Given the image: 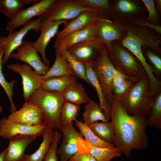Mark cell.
Returning <instances> with one entry per match:
<instances>
[{
    "label": "cell",
    "mask_w": 161,
    "mask_h": 161,
    "mask_svg": "<svg viewBox=\"0 0 161 161\" xmlns=\"http://www.w3.org/2000/svg\"><path fill=\"white\" fill-rule=\"evenodd\" d=\"M67 161H97L88 153L79 154L77 153Z\"/></svg>",
    "instance_id": "obj_43"
},
{
    "label": "cell",
    "mask_w": 161,
    "mask_h": 161,
    "mask_svg": "<svg viewBox=\"0 0 161 161\" xmlns=\"http://www.w3.org/2000/svg\"><path fill=\"white\" fill-rule=\"evenodd\" d=\"M62 135V134L59 131L55 130L54 140L51 144L49 150L46 154L44 161H58V157L57 154L58 150V145Z\"/></svg>",
    "instance_id": "obj_39"
},
{
    "label": "cell",
    "mask_w": 161,
    "mask_h": 161,
    "mask_svg": "<svg viewBox=\"0 0 161 161\" xmlns=\"http://www.w3.org/2000/svg\"><path fill=\"white\" fill-rule=\"evenodd\" d=\"M114 98L111 112L115 132L114 143L126 158L129 159L133 150H144L149 145L146 132L147 117L128 114L121 106L119 99Z\"/></svg>",
    "instance_id": "obj_1"
},
{
    "label": "cell",
    "mask_w": 161,
    "mask_h": 161,
    "mask_svg": "<svg viewBox=\"0 0 161 161\" xmlns=\"http://www.w3.org/2000/svg\"><path fill=\"white\" fill-rule=\"evenodd\" d=\"M149 80L147 76L133 84L119 100L126 113L131 116H148L154 100L148 90Z\"/></svg>",
    "instance_id": "obj_3"
},
{
    "label": "cell",
    "mask_w": 161,
    "mask_h": 161,
    "mask_svg": "<svg viewBox=\"0 0 161 161\" xmlns=\"http://www.w3.org/2000/svg\"><path fill=\"white\" fill-rule=\"evenodd\" d=\"M145 6L147 12L148 16H146L147 21L149 23L156 26H160L161 19L155 5L154 0H141Z\"/></svg>",
    "instance_id": "obj_38"
},
{
    "label": "cell",
    "mask_w": 161,
    "mask_h": 161,
    "mask_svg": "<svg viewBox=\"0 0 161 161\" xmlns=\"http://www.w3.org/2000/svg\"><path fill=\"white\" fill-rule=\"evenodd\" d=\"M140 79L132 77L124 81L112 90L114 96L120 98L130 87Z\"/></svg>",
    "instance_id": "obj_40"
},
{
    "label": "cell",
    "mask_w": 161,
    "mask_h": 161,
    "mask_svg": "<svg viewBox=\"0 0 161 161\" xmlns=\"http://www.w3.org/2000/svg\"><path fill=\"white\" fill-rule=\"evenodd\" d=\"M6 151V148L0 153V161H4V156Z\"/></svg>",
    "instance_id": "obj_45"
},
{
    "label": "cell",
    "mask_w": 161,
    "mask_h": 161,
    "mask_svg": "<svg viewBox=\"0 0 161 161\" xmlns=\"http://www.w3.org/2000/svg\"><path fill=\"white\" fill-rule=\"evenodd\" d=\"M33 44V42L30 41L23 40L21 46L16 49V52H12L10 58L24 62L38 74L44 75L50 68L46 65L41 60Z\"/></svg>",
    "instance_id": "obj_12"
},
{
    "label": "cell",
    "mask_w": 161,
    "mask_h": 161,
    "mask_svg": "<svg viewBox=\"0 0 161 161\" xmlns=\"http://www.w3.org/2000/svg\"><path fill=\"white\" fill-rule=\"evenodd\" d=\"M4 54V50L0 46V84L6 92L10 103V111L11 113L16 110V107L13 100V89L15 83V80H13L11 82H8L6 80L2 70V58Z\"/></svg>",
    "instance_id": "obj_37"
},
{
    "label": "cell",
    "mask_w": 161,
    "mask_h": 161,
    "mask_svg": "<svg viewBox=\"0 0 161 161\" xmlns=\"http://www.w3.org/2000/svg\"><path fill=\"white\" fill-rule=\"evenodd\" d=\"M99 18H101L94 12L83 11L75 18L70 21L63 29L58 32L56 39L63 38L72 32L83 30Z\"/></svg>",
    "instance_id": "obj_22"
},
{
    "label": "cell",
    "mask_w": 161,
    "mask_h": 161,
    "mask_svg": "<svg viewBox=\"0 0 161 161\" xmlns=\"http://www.w3.org/2000/svg\"><path fill=\"white\" fill-rule=\"evenodd\" d=\"M110 20L121 24L145 15L147 11L144 4L139 0H110Z\"/></svg>",
    "instance_id": "obj_8"
},
{
    "label": "cell",
    "mask_w": 161,
    "mask_h": 161,
    "mask_svg": "<svg viewBox=\"0 0 161 161\" xmlns=\"http://www.w3.org/2000/svg\"><path fill=\"white\" fill-rule=\"evenodd\" d=\"M129 22L135 25L146 27L150 28L161 35V26H156L148 23L146 20L145 15L140 16Z\"/></svg>",
    "instance_id": "obj_41"
},
{
    "label": "cell",
    "mask_w": 161,
    "mask_h": 161,
    "mask_svg": "<svg viewBox=\"0 0 161 161\" xmlns=\"http://www.w3.org/2000/svg\"><path fill=\"white\" fill-rule=\"evenodd\" d=\"M132 77L123 74L116 70L112 80V90L124 81Z\"/></svg>",
    "instance_id": "obj_42"
},
{
    "label": "cell",
    "mask_w": 161,
    "mask_h": 161,
    "mask_svg": "<svg viewBox=\"0 0 161 161\" xmlns=\"http://www.w3.org/2000/svg\"><path fill=\"white\" fill-rule=\"evenodd\" d=\"M55 131L46 126L42 135V141L38 149L30 155L25 154L21 161H42L44 160L55 137Z\"/></svg>",
    "instance_id": "obj_23"
},
{
    "label": "cell",
    "mask_w": 161,
    "mask_h": 161,
    "mask_svg": "<svg viewBox=\"0 0 161 161\" xmlns=\"http://www.w3.org/2000/svg\"><path fill=\"white\" fill-rule=\"evenodd\" d=\"M0 12H1V10H0Z\"/></svg>",
    "instance_id": "obj_47"
},
{
    "label": "cell",
    "mask_w": 161,
    "mask_h": 161,
    "mask_svg": "<svg viewBox=\"0 0 161 161\" xmlns=\"http://www.w3.org/2000/svg\"><path fill=\"white\" fill-rule=\"evenodd\" d=\"M92 131L103 140L112 143L115 139V129L112 122H95L88 125Z\"/></svg>",
    "instance_id": "obj_28"
},
{
    "label": "cell",
    "mask_w": 161,
    "mask_h": 161,
    "mask_svg": "<svg viewBox=\"0 0 161 161\" xmlns=\"http://www.w3.org/2000/svg\"><path fill=\"white\" fill-rule=\"evenodd\" d=\"M76 81L77 77L73 75L54 77L43 80L41 87L47 91L62 93Z\"/></svg>",
    "instance_id": "obj_27"
},
{
    "label": "cell",
    "mask_w": 161,
    "mask_h": 161,
    "mask_svg": "<svg viewBox=\"0 0 161 161\" xmlns=\"http://www.w3.org/2000/svg\"><path fill=\"white\" fill-rule=\"evenodd\" d=\"M59 52L66 59L76 77L83 80L92 87L87 78L85 64L72 57L66 49L62 50Z\"/></svg>",
    "instance_id": "obj_36"
},
{
    "label": "cell",
    "mask_w": 161,
    "mask_h": 161,
    "mask_svg": "<svg viewBox=\"0 0 161 161\" xmlns=\"http://www.w3.org/2000/svg\"><path fill=\"white\" fill-rule=\"evenodd\" d=\"M58 129L62 132L63 140L57 154L60 157V161H67L77 153V140L80 138H83V137L80 131L75 129L73 122L61 125Z\"/></svg>",
    "instance_id": "obj_15"
},
{
    "label": "cell",
    "mask_w": 161,
    "mask_h": 161,
    "mask_svg": "<svg viewBox=\"0 0 161 161\" xmlns=\"http://www.w3.org/2000/svg\"><path fill=\"white\" fill-rule=\"evenodd\" d=\"M77 153H88L97 161H110L113 158L120 156L122 153L117 147L102 148L93 146L83 138H80L77 142Z\"/></svg>",
    "instance_id": "obj_20"
},
{
    "label": "cell",
    "mask_w": 161,
    "mask_h": 161,
    "mask_svg": "<svg viewBox=\"0 0 161 161\" xmlns=\"http://www.w3.org/2000/svg\"><path fill=\"white\" fill-rule=\"evenodd\" d=\"M61 93L65 101L78 105L86 104L91 100L83 85L77 81L71 84Z\"/></svg>",
    "instance_id": "obj_24"
},
{
    "label": "cell",
    "mask_w": 161,
    "mask_h": 161,
    "mask_svg": "<svg viewBox=\"0 0 161 161\" xmlns=\"http://www.w3.org/2000/svg\"><path fill=\"white\" fill-rule=\"evenodd\" d=\"M46 126L44 122L38 125L28 126L12 122L4 117L0 121V136L8 139L17 135L38 137L42 135Z\"/></svg>",
    "instance_id": "obj_16"
},
{
    "label": "cell",
    "mask_w": 161,
    "mask_h": 161,
    "mask_svg": "<svg viewBox=\"0 0 161 161\" xmlns=\"http://www.w3.org/2000/svg\"><path fill=\"white\" fill-rule=\"evenodd\" d=\"M7 67L15 73H18L22 79V96L27 101L31 95L41 87L42 75L37 73L26 64H10Z\"/></svg>",
    "instance_id": "obj_13"
},
{
    "label": "cell",
    "mask_w": 161,
    "mask_h": 161,
    "mask_svg": "<svg viewBox=\"0 0 161 161\" xmlns=\"http://www.w3.org/2000/svg\"><path fill=\"white\" fill-rule=\"evenodd\" d=\"M142 52L146 60L151 66L156 78L160 81L161 79V58L160 56L148 47L144 46Z\"/></svg>",
    "instance_id": "obj_34"
},
{
    "label": "cell",
    "mask_w": 161,
    "mask_h": 161,
    "mask_svg": "<svg viewBox=\"0 0 161 161\" xmlns=\"http://www.w3.org/2000/svg\"><path fill=\"white\" fill-rule=\"evenodd\" d=\"M97 20L83 30L72 32L63 38L56 39L54 43L55 51L60 52L88 39L98 37Z\"/></svg>",
    "instance_id": "obj_19"
},
{
    "label": "cell",
    "mask_w": 161,
    "mask_h": 161,
    "mask_svg": "<svg viewBox=\"0 0 161 161\" xmlns=\"http://www.w3.org/2000/svg\"><path fill=\"white\" fill-rule=\"evenodd\" d=\"M107 49L98 37L88 39L66 49L72 57L84 64L92 63L99 53Z\"/></svg>",
    "instance_id": "obj_10"
},
{
    "label": "cell",
    "mask_w": 161,
    "mask_h": 161,
    "mask_svg": "<svg viewBox=\"0 0 161 161\" xmlns=\"http://www.w3.org/2000/svg\"><path fill=\"white\" fill-rule=\"evenodd\" d=\"M148 125L161 130V92L154 97L150 113L147 118Z\"/></svg>",
    "instance_id": "obj_35"
},
{
    "label": "cell",
    "mask_w": 161,
    "mask_h": 161,
    "mask_svg": "<svg viewBox=\"0 0 161 161\" xmlns=\"http://www.w3.org/2000/svg\"><path fill=\"white\" fill-rule=\"evenodd\" d=\"M84 110L82 114V122L88 126L98 120L102 121V122L108 121L99 104L94 100H91L86 103Z\"/></svg>",
    "instance_id": "obj_29"
},
{
    "label": "cell",
    "mask_w": 161,
    "mask_h": 161,
    "mask_svg": "<svg viewBox=\"0 0 161 161\" xmlns=\"http://www.w3.org/2000/svg\"><path fill=\"white\" fill-rule=\"evenodd\" d=\"M68 23L67 21H51L41 18L40 25L41 34L38 39L33 42V46L41 54L42 61L46 65L49 66L50 64L45 53L47 45L51 39L56 35L59 26L64 24L65 26Z\"/></svg>",
    "instance_id": "obj_14"
},
{
    "label": "cell",
    "mask_w": 161,
    "mask_h": 161,
    "mask_svg": "<svg viewBox=\"0 0 161 161\" xmlns=\"http://www.w3.org/2000/svg\"><path fill=\"white\" fill-rule=\"evenodd\" d=\"M38 0H0V10L6 17L11 19L22 7L33 4Z\"/></svg>",
    "instance_id": "obj_31"
},
{
    "label": "cell",
    "mask_w": 161,
    "mask_h": 161,
    "mask_svg": "<svg viewBox=\"0 0 161 161\" xmlns=\"http://www.w3.org/2000/svg\"><path fill=\"white\" fill-rule=\"evenodd\" d=\"M37 137L28 135H17L9 139L6 148L4 161H21L28 145Z\"/></svg>",
    "instance_id": "obj_21"
},
{
    "label": "cell",
    "mask_w": 161,
    "mask_h": 161,
    "mask_svg": "<svg viewBox=\"0 0 161 161\" xmlns=\"http://www.w3.org/2000/svg\"><path fill=\"white\" fill-rule=\"evenodd\" d=\"M111 62L116 70L129 76L141 78L147 76L137 57L117 41L111 43L107 49Z\"/></svg>",
    "instance_id": "obj_5"
},
{
    "label": "cell",
    "mask_w": 161,
    "mask_h": 161,
    "mask_svg": "<svg viewBox=\"0 0 161 161\" xmlns=\"http://www.w3.org/2000/svg\"><path fill=\"white\" fill-rule=\"evenodd\" d=\"M77 1L83 6L93 9L101 18L110 20L111 9L110 0H77Z\"/></svg>",
    "instance_id": "obj_32"
},
{
    "label": "cell",
    "mask_w": 161,
    "mask_h": 161,
    "mask_svg": "<svg viewBox=\"0 0 161 161\" xmlns=\"http://www.w3.org/2000/svg\"><path fill=\"white\" fill-rule=\"evenodd\" d=\"M120 24L125 35L118 42L137 57L144 68L148 67V64L143 54L142 47L147 46L161 56V35L150 28L135 25L129 21Z\"/></svg>",
    "instance_id": "obj_2"
},
{
    "label": "cell",
    "mask_w": 161,
    "mask_h": 161,
    "mask_svg": "<svg viewBox=\"0 0 161 161\" xmlns=\"http://www.w3.org/2000/svg\"><path fill=\"white\" fill-rule=\"evenodd\" d=\"M154 2L157 10L160 15L161 13V0H155Z\"/></svg>",
    "instance_id": "obj_44"
},
{
    "label": "cell",
    "mask_w": 161,
    "mask_h": 161,
    "mask_svg": "<svg viewBox=\"0 0 161 161\" xmlns=\"http://www.w3.org/2000/svg\"><path fill=\"white\" fill-rule=\"evenodd\" d=\"M55 54L56 58L55 62L48 71L42 75V80L54 77L73 75L76 77L66 59L59 52L55 51Z\"/></svg>",
    "instance_id": "obj_26"
},
{
    "label": "cell",
    "mask_w": 161,
    "mask_h": 161,
    "mask_svg": "<svg viewBox=\"0 0 161 161\" xmlns=\"http://www.w3.org/2000/svg\"><path fill=\"white\" fill-rule=\"evenodd\" d=\"M98 38L109 49L114 41H119L124 38L125 33L120 24L109 19L100 18L96 21Z\"/></svg>",
    "instance_id": "obj_18"
},
{
    "label": "cell",
    "mask_w": 161,
    "mask_h": 161,
    "mask_svg": "<svg viewBox=\"0 0 161 161\" xmlns=\"http://www.w3.org/2000/svg\"><path fill=\"white\" fill-rule=\"evenodd\" d=\"M55 0H39L36 3L25 9H21L7 24L5 30L13 32L16 28L24 26L32 18L40 17L45 13Z\"/></svg>",
    "instance_id": "obj_11"
},
{
    "label": "cell",
    "mask_w": 161,
    "mask_h": 161,
    "mask_svg": "<svg viewBox=\"0 0 161 161\" xmlns=\"http://www.w3.org/2000/svg\"><path fill=\"white\" fill-rule=\"evenodd\" d=\"M7 118L12 122L28 126L36 125L43 122L40 109L28 101H26L19 110L12 112Z\"/></svg>",
    "instance_id": "obj_17"
},
{
    "label": "cell",
    "mask_w": 161,
    "mask_h": 161,
    "mask_svg": "<svg viewBox=\"0 0 161 161\" xmlns=\"http://www.w3.org/2000/svg\"><path fill=\"white\" fill-rule=\"evenodd\" d=\"M92 66L100 83L105 99L111 107L114 100L112 82L116 70L109 59L107 49L100 52L94 58Z\"/></svg>",
    "instance_id": "obj_6"
},
{
    "label": "cell",
    "mask_w": 161,
    "mask_h": 161,
    "mask_svg": "<svg viewBox=\"0 0 161 161\" xmlns=\"http://www.w3.org/2000/svg\"><path fill=\"white\" fill-rule=\"evenodd\" d=\"M84 11L97 13L93 9L83 6L77 0H55L48 10L40 17L51 21H68L75 18Z\"/></svg>",
    "instance_id": "obj_7"
},
{
    "label": "cell",
    "mask_w": 161,
    "mask_h": 161,
    "mask_svg": "<svg viewBox=\"0 0 161 161\" xmlns=\"http://www.w3.org/2000/svg\"><path fill=\"white\" fill-rule=\"evenodd\" d=\"M27 101L40 109L47 126L58 129L61 126V111L65 102L61 93L47 91L40 87L31 95Z\"/></svg>",
    "instance_id": "obj_4"
},
{
    "label": "cell",
    "mask_w": 161,
    "mask_h": 161,
    "mask_svg": "<svg viewBox=\"0 0 161 161\" xmlns=\"http://www.w3.org/2000/svg\"><path fill=\"white\" fill-rule=\"evenodd\" d=\"M3 110V107L0 105V113H1Z\"/></svg>",
    "instance_id": "obj_46"
},
{
    "label": "cell",
    "mask_w": 161,
    "mask_h": 161,
    "mask_svg": "<svg viewBox=\"0 0 161 161\" xmlns=\"http://www.w3.org/2000/svg\"><path fill=\"white\" fill-rule=\"evenodd\" d=\"M92 63L85 64L86 76L92 87L96 91L100 101V108L103 111L104 114L109 121L111 119V107L105 99L100 83L92 69Z\"/></svg>",
    "instance_id": "obj_25"
},
{
    "label": "cell",
    "mask_w": 161,
    "mask_h": 161,
    "mask_svg": "<svg viewBox=\"0 0 161 161\" xmlns=\"http://www.w3.org/2000/svg\"><path fill=\"white\" fill-rule=\"evenodd\" d=\"M41 19L39 17L36 19L31 20L19 30L10 32L7 36H0V46L4 50L2 64L6 63L13 51L21 46L24 37L29 31L40 32Z\"/></svg>",
    "instance_id": "obj_9"
},
{
    "label": "cell",
    "mask_w": 161,
    "mask_h": 161,
    "mask_svg": "<svg viewBox=\"0 0 161 161\" xmlns=\"http://www.w3.org/2000/svg\"><path fill=\"white\" fill-rule=\"evenodd\" d=\"M80 109V105L65 101L61 111V125L69 124L76 120Z\"/></svg>",
    "instance_id": "obj_33"
},
{
    "label": "cell",
    "mask_w": 161,
    "mask_h": 161,
    "mask_svg": "<svg viewBox=\"0 0 161 161\" xmlns=\"http://www.w3.org/2000/svg\"><path fill=\"white\" fill-rule=\"evenodd\" d=\"M75 126L78 129L84 140L91 145L102 148H109L114 147L111 143L104 141L97 137L90 129L88 126L81 121L77 119L75 121Z\"/></svg>",
    "instance_id": "obj_30"
}]
</instances>
